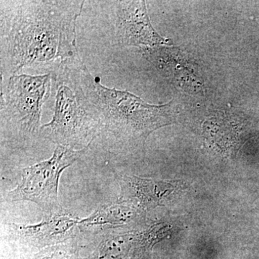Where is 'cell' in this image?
Here are the masks:
<instances>
[{
	"instance_id": "obj_1",
	"label": "cell",
	"mask_w": 259,
	"mask_h": 259,
	"mask_svg": "<svg viewBox=\"0 0 259 259\" xmlns=\"http://www.w3.org/2000/svg\"><path fill=\"white\" fill-rule=\"evenodd\" d=\"M1 79L25 69L50 73L80 57L76 20L83 0L0 2Z\"/></svg>"
},
{
	"instance_id": "obj_2",
	"label": "cell",
	"mask_w": 259,
	"mask_h": 259,
	"mask_svg": "<svg viewBox=\"0 0 259 259\" xmlns=\"http://www.w3.org/2000/svg\"><path fill=\"white\" fill-rule=\"evenodd\" d=\"M50 73L55 107L50 122L42 126L41 136L56 146L88 149L100 129L93 98L95 77L80 57L61 63Z\"/></svg>"
},
{
	"instance_id": "obj_3",
	"label": "cell",
	"mask_w": 259,
	"mask_h": 259,
	"mask_svg": "<svg viewBox=\"0 0 259 259\" xmlns=\"http://www.w3.org/2000/svg\"><path fill=\"white\" fill-rule=\"evenodd\" d=\"M94 101L100 117L97 138L113 151L130 141L144 140L160 127L169 125L175 119L173 105H150L128 91L116 90L102 84L95 77Z\"/></svg>"
},
{
	"instance_id": "obj_4",
	"label": "cell",
	"mask_w": 259,
	"mask_h": 259,
	"mask_svg": "<svg viewBox=\"0 0 259 259\" xmlns=\"http://www.w3.org/2000/svg\"><path fill=\"white\" fill-rule=\"evenodd\" d=\"M52 94V74H19L1 79L2 139L26 144L41 136L42 108Z\"/></svg>"
},
{
	"instance_id": "obj_5",
	"label": "cell",
	"mask_w": 259,
	"mask_h": 259,
	"mask_svg": "<svg viewBox=\"0 0 259 259\" xmlns=\"http://www.w3.org/2000/svg\"><path fill=\"white\" fill-rule=\"evenodd\" d=\"M88 149L74 150L56 146L49 159L25 167L21 170V180L8 193V202L28 201L36 204L45 215L62 210L58 197L59 180L65 169L86 152Z\"/></svg>"
},
{
	"instance_id": "obj_6",
	"label": "cell",
	"mask_w": 259,
	"mask_h": 259,
	"mask_svg": "<svg viewBox=\"0 0 259 259\" xmlns=\"http://www.w3.org/2000/svg\"><path fill=\"white\" fill-rule=\"evenodd\" d=\"M116 46L147 49L169 44L151 25L145 1H107Z\"/></svg>"
},
{
	"instance_id": "obj_7",
	"label": "cell",
	"mask_w": 259,
	"mask_h": 259,
	"mask_svg": "<svg viewBox=\"0 0 259 259\" xmlns=\"http://www.w3.org/2000/svg\"><path fill=\"white\" fill-rule=\"evenodd\" d=\"M80 220L63 209L35 224L8 225V234L33 246H51L77 236Z\"/></svg>"
},
{
	"instance_id": "obj_8",
	"label": "cell",
	"mask_w": 259,
	"mask_h": 259,
	"mask_svg": "<svg viewBox=\"0 0 259 259\" xmlns=\"http://www.w3.org/2000/svg\"><path fill=\"white\" fill-rule=\"evenodd\" d=\"M136 205L120 200L100 207L88 218L80 220L79 231L95 236L115 231L129 224L136 215Z\"/></svg>"
},
{
	"instance_id": "obj_9",
	"label": "cell",
	"mask_w": 259,
	"mask_h": 259,
	"mask_svg": "<svg viewBox=\"0 0 259 259\" xmlns=\"http://www.w3.org/2000/svg\"><path fill=\"white\" fill-rule=\"evenodd\" d=\"M76 241L74 238L44 248L35 259H75Z\"/></svg>"
}]
</instances>
